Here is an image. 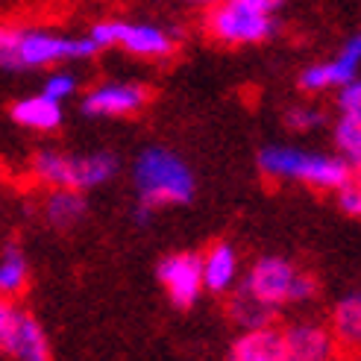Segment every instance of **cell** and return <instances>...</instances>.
<instances>
[{"instance_id": "cell-4", "label": "cell", "mask_w": 361, "mask_h": 361, "mask_svg": "<svg viewBox=\"0 0 361 361\" xmlns=\"http://www.w3.org/2000/svg\"><path fill=\"white\" fill-rule=\"evenodd\" d=\"M133 183L138 191V203L150 209L183 206L197 191L191 168L168 147L141 150L133 165Z\"/></svg>"}, {"instance_id": "cell-26", "label": "cell", "mask_w": 361, "mask_h": 361, "mask_svg": "<svg viewBox=\"0 0 361 361\" xmlns=\"http://www.w3.org/2000/svg\"><path fill=\"white\" fill-rule=\"evenodd\" d=\"M188 6H194V9H200V12H206V9H212L214 4H221V0H185Z\"/></svg>"}, {"instance_id": "cell-24", "label": "cell", "mask_w": 361, "mask_h": 361, "mask_svg": "<svg viewBox=\"0 0 361 361\" xmlns=\"http://www.w3.org/2000/svg\"><path fill=\"white\" fill-rule=\"evenodd\" d=\"M335 106H338L341 115H361V77H355L353 82L338 88Z\"/></svg>"}, {"instance_id": "cell-6", "label": "cell", "mask_w": 361, "mask_h": 361, "mask_svg": "<svg viewBox=\"0 0 361 361\" xmlns=\"http://www.w3.org/2000/svg\"><path fill=\"white\" fill-rule=\"evenodd\" d=\"M88 39L97 44V50L121 47L135 59L161 62L176 53V32L168 27H159L153 21H123V18H103L92 24Z\"/></svg>"}, {"instance_id": "cell-5", "label": "cell", "mask_w": 361, "mask_h": 361, "mask_svg": "<svg viewBox=\"0 0 361 361\" xmlns=\"http://www.w3.org/2000/svg\"><path fill=\"white\" fill-rule=\"evenodd\" d=\"M32 176L47 188H74L92 191L106 185L118 173V156L109 150L94 153H62V150H42L32 156Z\"/></svg>"}, {"instance_id": "cell-16", "label": "cell", "mask_w": 361, "mask_h": 361, "mask_svg": "<svg viewBox=\"0 0 361 361\" xmlns=\"http://www.w3.org/2000/svg\"><path fill=\"white\" fill-rule=\"evenodd\" d=\"M329 329L335 335L338 353L361 355V291L347 294L344 300L335 302Z\"/></svg>"}, {"instance_id": "cell-1", "label": "cell", "mask_w": 361, "mask_h": 361, "mask_svg": "<svg viewBox=\"0 0 361 361\" xmlns=\"http://www.w3.org/2000/svg\"><path fill=\"white\" fill-rule=\"evenodd\" d=\"M97 44L88 35L0 21V71H42L92 59Z\"/></svg>"}, {"instance_id": "cell-3", "label": "cell", "mask_w": 361, "mask_h": 361, "mask_svg": "<svg viewBox=\"0 0 361 361\" xmlns=\"http://www.w3.org/2000/svg\"><path fill=\"white\" fill-rule=\"evenodd\" d=\"M259 171L279 183H300L317 191H335L350 171L338 153H317L294 144H267L259 153Z\"/></svg>"}, {"instance_id": "cell-19", "label": "cell", "mask_w": 361, "mask_h": 361, "mask_svg": "<svg viewBox=\"0 0 361 361\" xmlns=\"http://www.w3.org/2000/svg\"><path fill=\"white\" fill-rule=\"evenodd\" d=\"M27 279H30L27 256L15 244H9L4 252H0V297L21 294Z\"/></svg>"}, {"instance_id": "cell-21", "label": "cell", "mask_w": 361, "mask_h": 361, "mask_svg": "<svg viewBox=\"0 0 361 361\" xmlns=\"http://www.w3.org/2000/svg\"><path fill=\"white\" fill-rule=\"evenodd\" d=\"M323 123H326V112L314 103H294L285 109V126L294 133H314Z\"/></svg>"}, {"instance_id": "cell-2", "label": "cell", "mask_w": 361, "mask_h": 361, "mask_svg": "<svg viewBox=\"0 0 361 361\" xmlns=\"http://www.w3.org/2000/svg\"><path fill=\"white\" fill-rule=\"evenodd\" d=\"M285 0H221L203 12V32L224 47H256L282 27Z\"/></svg>"}, {"instance_id": "cell-18", "label": "cell", "mask_w": 361, "mask_h": 361, "mask_svg": "<svg viewBox=\"0 0 361 361\" xmlns=\"http://www.w3.org/2000/svg\"><path fill=\"white\" fill-rule=\"evenodd\" d=\"M229 314L241 329H262V326H274L276 309H270L267 302L252 297L247 288H238L229 300Z\"/></svg>"}, {"instance_id": "cell-17", "label": "cell", "mask_w": 361, "mask_h": 361, "mask_svg": "<svg viewBox=\"0 0 361 361\" xmlns=\"http://www.w3.org/2000/svg\"><path fill=\"white\" fill-rule=\"evenodd\" d=\"M85 197L82 191L74 188H50V194L44 197V218L50 226L56 229H71L85 218Z\"/></svg>"}, {"instance_id": "cell-25", "label": "cell", "mask_w": 361, "mask_h": 361, "mask_svg": "<svg viewBox=\"0 0 361 361\" xmlns=\"http://www.w3.org/2000/svg\"><path fill=\"white\" fill-rule=\"evenodd\" d=\"M12 317H15V305L9 302V297H0V344H4Z\"/></svg>"}, {"instance_id": "cell-9", "label": "cell", "mask_w": 361, "mask_h": 361, "mask_svg": "<svg viewBox=\"0 0 361 361\" xmlns=\"http://www.w3.org/2000/svg\"><path fill=\"white\" fill-rule=\"evenodd\" d=\"M150 100V88L133 80H109L82 94L80 109L85 118H130Z\"/></svg>"}, {"instance_id": "cell-12", "label": "cell", "mask_w": 361, "mask_h": 361, "mask_svg": "<svg viewBox=\"0 0 361 361\" xmlns=\"http://www.w3.org/2000/svg\"><path fill=\"white\" fill-rule=\"evenodd\" d=\"M0 353L12 361H50V344L42 329V323L30 312L15 309V317L6 329V338L0 344Z\"/></svg>"}, {"instance_id": "cell-14", "label": "cell", "mask_w": 361, "mask_h": 361, "mask_svg": "<svg viewBox=\"0 0 361 361\" xmlns=\"http://www.w3.org/2000/svg\"><path fill=\"white\" fill-rule=\"evenodd\" d=\"M229 361H291L285 353L282 329L262 326V329H244V335L232 344Z\"/></svg>"}, {"instance_id": "cell-23", "label": "cell", "mask_w": 361, "mask_h": 361, "mask_svg": "<svg viewBox=\"0 0 361 361\" xmlns=\"http://www.w3.org/2000/svg\"><path fill=\"white\" fill-rule=\"evenodd\" d=\"M77 92H80V80H77V74H71V71H50L42 82V94L59 100V103L71 100Z\"/></svg>"}, {"instance_id": "cell-11", "label": "cell", "mask_w": 361, "mask_h": 361, "mask_svg": "<svg viewBox=\"0 0 361 361\" xmlns=\"http://www.w3.org/2000/svg\"><path fill=\"white\" fill-rule=\"evenodd\" d=\"M285 353L291 361H332L338 355V344L329 326L314 320H300L282 329Z\"/></svg>"}, {"instance_id": "cell-8", "label": "cell", "mask_w": 361, "mask_h": 361, "mask_svg": "<svg viewBox=\"0 0 361 361\" xmlns=\"http://www.w3.org/2000/svg\"><path fill=\"white\" fill-rule=\"evenodd\" d=\"M355 77H361V30L341 44V50L332 59L305 65L297 77V85L305 94H323V92H338L341 85L353 82Z\"/></svg>"}, {"instance_id": "cell-22", "label": "cell", "mask_w": 361, "mask_h": 361, "mask_svg": "<svg viewBox=\"0 0 361 361\" xmlns=\"http://www.w3.org/2000/svg\"><path fill=\"white\" fill-rule=\"evenodd\" d=\"M341 212H347L350 218H361V165H350L344 183L335 188Z\"/></svg>"}, {"instance_id": "cell-10", "label": "cell", "mask_w": 361, "mask_h": 361, "mask_svg": "<svg viewBox=\"0 0 361 361\" xmlns=\"http://www.w3.org/2000/svg\"><path fill=\"white\" fill-rule=\"evenodd\" d=\"M159 282L165 294L179 309H191L206 291L203 285V259L194 252H173L159 264Z\"/></svg>"}, {"instance_id": "cell-20", "label": "cell", "mask_w": 361, "mask_h": 361, "mask_svg": "<svg viewBox=\"0 0 361 361\" xmlns=\"http://www.w3.org/2000/svg\"><path fill=\"white\" fill-rule=\"evenodd\" d=\"M332 141L338 156L347 165H361V115H341L332 126Z\"/></svg>"}, {"instance_id": "cell-7", "label": "cell", "mask_w": 361, "mask_h": 361, "mask_svg": "<svg viewBox=\"0 0 361 361\" xmlns=\"http://www.w3.org/2000/svg\"><path fill=\"white\" fill-rule=\"evenodd\" d=\"M241 288L252 297H259L262 302H267L270 309H282V305H300L309 302L317 294V285L309 274L288 262L282 256H264L247 270V276L241 282Z\"/></svg>"}, {"instance_id": "cell-15", "label": "cell", "mask_w": 361, "mask_h": 361, "mask_svg": "<svg viewBox=\"0 0 361 361\" xmlns=\"http://www.w3.org/2000/svg\"><path fill=\"white\" fill-rule=\"evenodd\" d=\"M241 274V259L232 244L221 241V244H212V250L203 256V285L206 291L212 294H226L235 288Z\"/></svg>"}, {"instance_id": "cell-27", "label": "cell", "mask_w": 361, "mask_h": 361, "mask_svg": "<svg viewBox=\"0 0 361 361\" xmlns=\"http://www.w3.org/2000/svg\"><path fill=\"white\" fill-rule=\"evenodd\" d=\"M332 361H335V358H332Z\"/></svg>"}, {"instance_id": "cell-13", "label": "cell", "mask_w": 361, "mask_h": 361, "mask_svg": "<svg viewBox=\"0 0 361 361\" xmlns=\"http://www.w3.org/2000/svg\"><path fill=\"white\" fill-rule=\"evenodd\" d=\"M12 121L24 130H32V133H53L62 126V118H65V109L59 100H53L47 94H30V97H21L12 103L9 109Z\"/></svg>"}]
</instances>
